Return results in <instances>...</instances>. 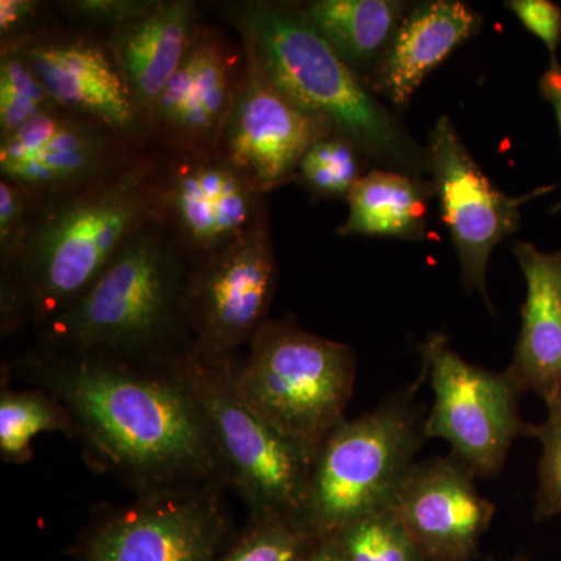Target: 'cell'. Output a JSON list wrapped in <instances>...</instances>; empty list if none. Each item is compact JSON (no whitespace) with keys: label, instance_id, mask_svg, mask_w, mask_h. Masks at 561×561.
Wrapping results in <instances>:
<instances>
[{"label":"cell","instance_id":"6da1fadb","mask_svg":"<svg viewBox=\"0 0 561 561\" xmlns=\"http://www.w3.org/2000/svg\"><path fill=\"white\" fill-rule=\"evenodd\" d=\"M179 359V357H176ZM176 359L168 364L47 350L21 370L68 409L95 463L139 496L231 483Z\"/></svg>","mask_w":561,"mask_h":561},{"label":"cell","instance_id":"7a4b0ae2","mask_svg":"<svg viewBox=\"0 0 561 561\" xmlns=\"http://www.w3.org/2000/svg\"><path fill=\"white\" fill-rule=\"evenodd\" d=\"M154 220L158 164L150 158L133 157L87 186L38 197L20 254L2 272V331L60 316Z\"/></svg>","mask_w":561,"mask_h":561},{"label":"cell","instance_id":"3957f363","mask_svg":"<svg viewBox=\"0 0 561 561\" xmlns=\"http://www.w3.org/2000/svg\"><path fill=\"white\" fill-rule=\"evenodd\" d=\"M228 20L241 33L275 87L295 105L356 144L382 169L424 179L426 147L412 138L370 84L339 57L290 3H230Z\"/></svg>","mask_w":561,"mask_h":561},{"label":"cell","instance_id":"277c9868","mask_svg":"<svg viewBox=\"0 0 561 561\" xmlns=\"http://www.w3.org/2000/svg\"><path fill=\"white\" fill-rule=\"evenodd\" d=\"M191 268L168 228L150 221L79 300L39 330L49 350L168 364L191 350L183 312Z\"/></svg>","mask_w":561,"mask_h":561},{"label":"cell","instance_id":"5b68a950","mask_svg":"<svg viewBox=\"0 0 561 561\" xmlns=\"http://www.w3.org/2000/svg\"><path fill=\"white\" fill-rule=\"evenodd\" d=\"M357 362L343 343L291 320H267L236 367V387L262 420L316 460L353 398Z\"/></svg>","mask_w":561,"mask_h":561},{"label":"cell","instance_id":"8992f818","mask_svg":"<svg viewBox=\"0 0 561 561\" xmlns=\"http://www.w3.org/2000/svg\"><path fill=\"white\" fill-rule=\"evenodd\" d=\"M353 420L343 419L317 453L301 519L323 540L348 524L389 508L424 437L423 411L415 390Z\"/></svg>","mask_w":561,"mask_h":561},{"label":"cell","instance_id":"52a82bcc","mask_svg":"<svg viewBox=\"0 0 561 561\" xmlns=\"http://www.w3.org/2000/svg\"><path fill=\"white\" fill-rule=\"evenodd\" d=\"M176 367L201 404L251 518H301L313 459L247 404L236 387L232 357L203 359L190 350L176 359Z\"/></svg>","mask_w":561,"mask_h":561},{"label":"cell","instance_id":"ba28073f","mask_svg":"<svg viewBox=\"0 0 561 561\" xmlns=\"http://www.w3.org/2000/svg\"><path fill=\"white\" fill-rule=\"evenodd\" d=\"M420 351L435 397L424 420V437L448 442L451 456L476 478H496L513 442L529 426L519 416L522 391L507 371L465 360L446 335L431 334Z\"/></svg>","mask_w":561,"mask_h":561},{"label":"cell","instance_id":"9c48e42d","mask_svg":"<svg viewBox=\"0 0 561 561\" xmlns=\"http://www.w3.org/2000/svg\"><path fill=\"white\" fill-rule=\"evenodd\" d=\"M278 265L268 210L241 238L192 265L183 312L191 351L203 359L232 357L267 321Z\"/></svg>","mask_w":561,"mask_h":561},{"label":"cell","instance_id":"30bf717a","mask_svg":"<svg viewBox=\"0 0 561 561\" xmlns=\"http://www.w3.org/2000/svg\"><path fill=\"white\" fill-rule=\"evenodd\" d=\"M426 150L434 197L459 257L461 283L468 291H479L486 308L493 309L486 289L491 253L505 238L518 232L523 206L556 186L519 197L497 190L448 116L435 122Z\"/></svg>","mask_w":561,"mask_h":561},{"label":"cell","instance_id":"8fae6325","mask_svg":"<svg viewBox=\"0 0 561 561\" xmlns=\"http://www.w3.org/2000/svg\"><path fill=\"white\" fill-rule=\"evenodd\" d=\"M169 151L158 164L160 221L194 265L253 227L267 210L265 194L221 154Z\"/></svg>","mask_w":561,"mask_h":561},{"label":"cell","instance_id":"7c38bea8","mask_svg":"<svg viewBox=\"0 0 561 561\" xmlns=\"http://www.w3.org/2000/svg\"><path fill=\"white\" fill-rule=\"evenodd\" d=\"M216 486L139 496L94 527L83 561H217L227 537Z\"/></svg>","mask_w":561,"mask_h":561},{"label":"cell","instance_id":"4fadbf2b","mask_svg":"<svg viewBox=\"0 0 561 561\" xmlns=\"http://www.w3.org/2000/svg\"><path fill=\"white\" fill-rule=\"evenodd\" d=\"M242 46L245 66L221 139V157L268 194L294 180L306 151L332 130L283 94L249 44L242 41Z\"/></svg>","mask_w":561,"mask_h":561},{"label":"cell","instance_id":"5bb4252c","mask_svg":"<svg viewBox=\"0 0 561 561\" xmlns=\"http://www.w3.org/2000/svg\"><path fill=\"white\" fill-rule=\"evenodd\" d=\"M245 51L202 22L191 49L151 111L149 131L169 150L221 154Z\"/></svg>","mask_w":561,"mask_h":561},{"label":"cell","instance_id":"9a60e30c","mask_svg":"<svg viewBox=\"0 0 561 561\" xmlns=\"http://www.w3.org/2000/svg\"><path fill=\"white\" fill-rule=\"evenodd\" d=\"M133 140L62 108L0 138V173L36 197L87 186L130 160Z\"/></svg>","mask_w":561,"mask_h":561},{"label":"cell","instance_id":"2e32d148","mask_svg":"<svg viewBox=\"0 0 561 561\" xmlns=\"http://www.w3.org/2000/svg\"><path fill=\"white\" fill-rule=\"evenodd\" d=\"M472 474L456 457L415 461L389 511L427 561H474L496 507L479 494Z\"/></svg>","mask_w":561,"mask_h":561},{"label":"cell","instance_id":"e0dca14e","mask_svg":"<svg viewBox=\"0 0 561 561\" xmlns=\"http://www.w3.org/2000/svg\"><path fill=\"white\" fill-rule=\"evenodd\" d=\"M24 60L60 108L136 140L142 135L119 66L106 39L79 32L39 31L16 43Z\"/></svg>","mask_w":561,"mask_h":561},{"label":"cell","instance_id":"ac0fdd59","mask_svg":"<svg viewBox=\"0 0 561 561\" xmlns=\"http://www.w3.org/2000/svg\"><path fill=\"white\" fill-rule=\"evenodd\" d=\"M483 18L460 0H430L408 11L367 83L394 110L411 105L423 81L482 31Z\"/></svg>","mask_w":561,"mask_h":561},{"label":"cell","instance_id":"d6986e66","mask_svg":"<svg viewBox=\"0 0 561 561\" xmlns=\"http://www.w3.org/2000/svg\"><path fill=\"white\" fill-rule=\"evenodd\" d=\"M190 0H154L146 13L106 36L142 130L202 25Z\"/></svg>","mask_w":561,"mask_h":561},{"label":"cell","instance_id":"ffe728a7","mask_svg":"<svg viewBox=\"0 0 561 561\" xmlns=\"http://www.w3.org/2000/svg\"><path fill=\"white\" fill-rule=\"evenodd\" d=\"M526 279L518 343L507 375L522 393L548 400L561 390V294L557 253L529 242L513 247Z\"/></svg>","mask_w":561,"mask_h":561},{"label":"cell","instance_id":"44dd1931","mask_svg":"<svg viewBox=\"0 0 561 561\" xmlns=\"http://www.w3.org/2000/svg\"><path fill=\"white\" fill-rule=\"evenodd\" d=\"M432 181L409 173L370 171L348 195V217L339 236H367L421 242L426 238Z\"/></svg>","mask_w":561,"mask_h":561},{"label":"cell","instance_id":"7402d4cb","mask_svg":"<svg viewBox=\"0 0 561 561\" xmlns=\"http://www.w3.org/2000/svg\"><path fill=\"white\" fill-rule=\"evenodd\" d=\"M300 7L312 27L365 80L411 10L400 0H313Z\"/></svg>","mask_w":561,"mask_h":561},{"label":"cell","instance_id":"603a6c76","mask_svg":"<svg viewBox=\"0 0 561 561\" xmlns=\"http://www.w3.org/2000/svg\"><path fill=\"white\" fill-rule=\"evenodd\" d=\"M43 432L76 435L68 409L49 391L35 387L16 391L2 387L0 393V456L7 463L32 459V443Z\"/></svg>","mask_w":561,"mask_h":561},{"label":"cell","instance_id":"cb8c5ba5","mask_svg":"<svg viewBox=\"0 0 561 561\" xmlns=\"http://www.w3.org/2000/svg\"><path fill=\"white\" fill-rule=\"evenodd\" d=\"M367 162L356 144L332 133L306 151L295 179L319 201L348 198L357 181L367 173Z\"/></svg>","mask_w":561,"mask_h":561},{"label":"cell","instance_id":"d4e9b609","mask_svg":"<svg viewBox=\"0 0 561 561\" xmlns=\"http://www.w3.org/2000/svg\"><path fill=\"white\" fill-rule=\"evenodd\" d=\"M330 538L343 561H427L389 508L364 516Z\"/></svg>","mask_w":561,"mask_h":561},{"label":"cell","instance_id":"484cf974","mask_svg":"<svg viewBox=\"0 0 561 561\" xmlns=\"http://www.w3.org/2000/svg\"><path fill=\"white\" fill-rule=\"evenodd\" d=\"M60 108L16 47L0 44V138Z\"/></svg>","mask_w":561,"mask_h":561},{"label":"cell","instance_id":"4316f807","mask_svg":"<svg viewBox=\"0 0 561 561\" xmlns=\"http://www.w3.org/2000/svg\"><path fill=\"white\" fill-rule=\"evenodd\" d=\"M320 538L298 516L251 518L249 529L221 561H306Z\"/></svg>","mask_w":561,"mask_h":561},{"label":"cell","instance_id":"83f0119b","mask_svg":"<svg viewBox=\"0 0 561 561\" xmlns=\"http://www.w3.org/2000/svg\"><path fill=\"white\" fill-rule=\"evenodd\" d=\"M548 419L529 424L527 437L541 442L540 486H538L535 519L552 518L561 513V390L546 400Z\"/></svg>","mask_w":561,"mask_h":561},{"label":"cell","instance_id":"f1b7e54d","mask_svg":"<svg viewBox=\"0 0 561 561\" xmlns=\"http://www.w3.org/2000/svg\"><path fill=\"white\" fill-rule=\"evenodd\" d=\"M38 197L9 180L0 181V264L11 267L27 236Z\"/></svg>","mask_w":561,"mask_h":561},{"label":"cell","instance_id":"f546056e","mask_svg":"<svg viewBox=\"0 0 561 561\" xmlns=\"http://www.w3.org/2000/svg\"><path fill=\"white\" fill-rule=\"evenodd\" d=\"M154 0H70L58 3L68 18L106 33L128 24L153 5Z\"/></svg>","mask_w":561,"mask_h":561},{"label":"cell","instance_id":"4dcf8cb0","mask_svg":"<svg viewBox=\"0 0 561 561\" xmlns=\"http://www.w3.org/2000/svg\"><path fill=\"white\" fill-rule=\"evenodd\" d=\"M505 7L519 22L545 44L551 60H559L561 44V9L551 0H508Z\"/></svg>","mask_w":561,"mask_h":561},{"label":"cell","instance_id":"1f68e13d","mask_svg":"<svg viewBox=\"0 0 561 561\" xmlns=\"http://www.w3.org/2000/svg\"><path fill=\"white\" fill-rule=\"evenodd\" d=\"M43 3L36 0H0V44L16 43L39 32Z\"/></svg>","mask_w":561,"mask_h":561},{"label":"cell","instance_id":"d6a6232c","mask_svg":"<svg viewBox=\"0 0 561 561\" xmlns=\"http://www.w3.org/2000/svg\"><path fill=\"white\" fill-rule=\"evenodd\" d=\"M540 91L542 98L551 103L561 136V62L559 60L549 61L548 69L542 72L540 79Z\"/></svg>","mask_w":561,"mask_h":561},{"label":"cell","instance_id":"836d02e7","mask_svg":"<svg viewBox=\"0 0 561 561\" xmlns=\"http://www.w3.org/2000/svg\"><path fill=\"white\" fill-rule=\"evenodd\" d=\"M306 561H343L337 546L332 538H323Z\"/></svg>","mask_w":561,"mask_h":561},{"label":"cell","instance_id":"e575fe53","mask_svg":"<svg viewBox=\"0 0 561 561\" xmlns=\"http://www.w3.org/2000/svg\"><path fill=\"white\" fill-rule=\"evenodd\" d=\"M557 260H559V272H560V294H561V251L557 253Z\"/></svg>","mask_w":561,"mask_h":561}]
</instances>
